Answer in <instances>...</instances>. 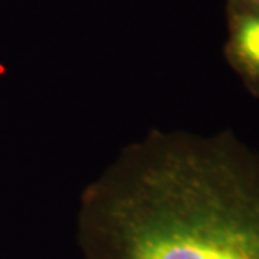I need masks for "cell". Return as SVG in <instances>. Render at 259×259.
<instances>
[{
	"label": "cell",
	"mask_w": 259,
	"mask_h": 259,
	"mask_svg": "<svg viewBox=\"0 0 259 259\" xmlns=\"http://www.w3.org/2000/svg\"><path fill=\"white\" fill-rule=\"evenodd\" d=\"M228 32L225 58L245 90L259 98V8L229 2Z\"/></svg>",
	"instance_id": "cell-2"
},
{
	"label": "cell",
	"mask_w": 259,
	"mask_h": 259,
	"mask_svg": "<svg viewBox=\"0 0 259 259\" xmlns=\"http://www.w3.org/2000/svg\"><path fill=\"white\" fill-rule=\"evenodd\" d=\"M231 3H241V5H248V6H256L259 8V0H229Z\"/></svg>",
	"instance_id": "cell-3"
},
{
	"label": "cell",
	"mask_w": 259,
	"mask_h": 259,
	"mask_svg": "<svg viewBox=\"0 0 259 259\" xmlns=\"http://www.w3.org/2000/svg\"><path fill=\"white\" fill-rule=\"evenodd\" d=\"M82 259H259V150L232 130H150L79 196Z\"/></svg>",
	"instance_id": "cell-1"
}]
</instances>
